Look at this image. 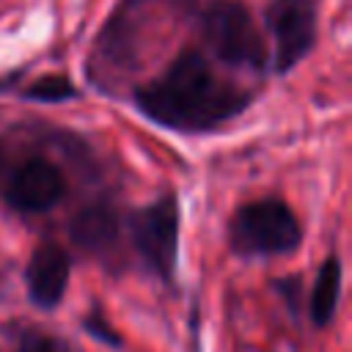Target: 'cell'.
<instances>
[{"label": "cell", "instance_id": "6da1fadb", "mask_svg": "<svg viewBox=\"0 0 352 352\" xmlns=\"http://www.w3.org/2000/svg\"><path fill=\"white\" fill-rule=\"evenodd\" d=\"M140 110L173 129H209L236 116L248 96L223 80L204 55L182 52L154 82L138 94Z\"/></svg>", "mask_w": 352, "mask_h": 352}, {"label": "cell", "instance_id": "7a4b0ae2", "mask_svg": "<svg viewBox=\"0 0 352 352\" xmlns=\"http://www.w3.org/2000/svg\"><path fill=\"white\" fill-rule=\"evenodd\" d=\"M294 212L275 198L245 204L231 220V245L242 256H280L300 245Z\"/></svg>", "mask_w": 352, "mask_h": 352}, {"label": "cell", "instance_id": "3957f363", "mask_svg": "<svg viewBox=\"0 0 352 352\" xmlns=\"http://www.w3.org/2000/svg\"><path fill=\"white\" fill-rule=\"evenodd\" d=\"M204 38L209 50L231 63V66H248V69H264L267 50L261 30L253 19V14L239 0H217L204 11L201 19Z\"/></svg>", "mask_w": 352, "mask_h": 352}, {"label": "cell", "instance_id": "277c9868", "mask_svg": "<svg viewBox=\"0 0 352 352\" xmlns=\"http://www.w3.org/2000/svg\"><path fill=\"white\" fill-rule=\"evenodd\" d=\"M132 242L138 248V253L146 258V264L151 270H157L162 278L173 275V264H176V242H179V209L176 201L160 198L157 204L140 209L132 223Z\"/></svg>", "mask_w": 352, "mask_h": 352}, {"label": "cell", "instance_id": "5b68a950", "mask_svg": "<svg viewBox=\"0 0 352 352\" xmlns=\"http://www.w3.org/2000/svg\"><path fill=\"white\" fill-rule=\"evenodd\" d=\"M267 25L275 41V69L289 72L308 55L316 38V8L311 0H272Z\"/></svg>", "mask_w": 352, "mask_h": 352}, {"label": "cell", "instance_id": "8992f818", "mask_svg": "<svg viewBox=\"0 0 352 352\" xmlns=\"http://www.w3.org/2000/svg\"><path fill=\"white\" fill-rule=\"evenodd\" d=\"M63 173L52 162L33 157L11 173L6 184V201L19 212H47L63 198Z\"/></svg>", "mask_w": 352, "mask_h": 352}, {"label": "cell", "instance_id": "52a82bcc", "mask_svg": "<svg viewBox=\"0 0 352 352\" xmlns=\"http://www.w3.org/2000/svg\"><path fill=\"white\" fill-rule=\"evenodd\" d=\"M69 283V256L58 245H41L28 264V292L36 305L52 308L60 302Z\"/></svg>", "mask_w": 352, "mask_h": 352}, {"label": "cell", "instance_id": "ba28073f", "mask_svg": "<svg viewBox=\"0 0 352 352\" xmlns=\"http://www.w3.org/2000/svg\"><path fill=\"white\" fill-rule=\"evenodd\" d=\"M72 239L91 253H104L118 239V217L113 209L96 204L82 209L72 223Z\"/></svg>", "mask_w": 352, "mask_h": 352}, {"label": "cell", "instance_id": "9c48e42d", "mask_svg": "<svg viewBox=\"0 0 352 352\" xmlns=\"http://www.w3.org/2000/svg\"><path fill=\"white\" fill-rule=\"evenodd\" d=\"M338 292H341V264L336 256H330L314 283L311 292V316L316 324H327L336 314V302H338Z\"/></svg>", "mask_w": 352, "mask_h": 352}, {"label": "cell", "instance_id": "30bf717a", "mask_svg": "<svg viewBox=\"0 0 352 352\" xmlns=\"http://www.w3.org/2000/svg\"><path fill=\"white\" fill-rule=\"evenodd\" d=\"M25 96L38 99V102H60V99L74 96V85L66 77H41L25 91Z\"/></svg>", "mask_w": 352, "mask_h": 352}, {"label": "cell", "instance_id": "8fae6325", "mask_svg": "<svg viewBox=\"0 0 352 352\" xmlns=\"http://www.w3.org/2000/svg\"><path fill=\"white\" fill-rule=\"evenodd\" d=\"M16 352H72V349L66 346V341H60L55 336L36 333V336L22 338V344L16 346Z\"/></svg>", "mask_w": 352, "mask_h": 352}]
</instances>
